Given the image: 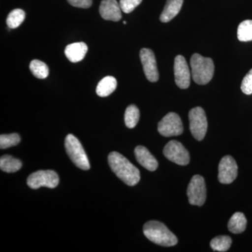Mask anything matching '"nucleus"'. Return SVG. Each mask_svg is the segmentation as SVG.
Wrapping results in <instances>:
<instances>
[{
  "label": "nucleus",
  "mask_w": 252,
  "mask_h": 252,
  "mask_svg": "<svg viewBox=\"0 0 252 252\" xmlns=\"http://www.w3.org/2000/svg\"><path fill=\"white\" fill-rule=\"evenodd\" d=\"M108 162L112 172L126 185L133 187L140 182V170L122 154L117 152L109 154Z\"/></svg>",
  "instance_id": "f257e3e1"
},
{
  "label": "nucleus",
  "mask_w": 252,
  "mask_h": 252,
  "mask_svg": "<svg viewBox=\"0 0 252 252\" xmlns=\"http://www.w3.org/2000/svg\"><path fill=\"white\" fill-rule=\"evenodd\" d=\"M144 234L152 243L162 247L175 246L178 243L177 237L161 222L150 220L143 227Z\"/></svg>",
  "instance_id": "f03ea898"
},
{
  "label": "nucleus",
  "mask_w": 252,
  "mask_h": 252,
  "mask_svg": "<svg viewBox=\"0 0 252 252\" xmlns=\"http://www.w3.org/2000/svg\"><path fill=\"white\" fill-rule=\"evenodd\" d=\"M190 63L192 77L196 84L205 85L212 80L215 72V64L212 59L194 54Z\"/></svg>",
  "instance_id": "7ed1b4c3"
},
{
  "label": "nucleus",
  "mask_w": 252,
  "mask_h": 252,
  "mask_svg": "<svg viewBox=\"0 0 252 252\" xmlns=\"http://www.w3.org/2000/svg\"><path fill=\"white\" fill-rule=\"evenodd\" d=\"M64 147L68 157L76 166L84 170L90 169V162L86 152L75 136L72 134L67 135L64 140Z\"/></svg>",
  "instance_id": "20e7f679"
},
{
  "label": "nucleus",
  "mask_w": 252,
  "mask_h": 252,
  "mask_svg": "<svg viewBox=\"0 0 252 252\" xmlns=\"http://www.w3.org/2000/svg\"><path fill=\"white\" fill-rule=\"evenodd\" d=\"M189 119L192 135L196 140H203L206 135L208 126L205 111L200 107L190 109L189 113Z\"/></svg>",
  "instance_id": "39448f33"
},
{
  "label": "nucleus",
  "mask_w": 252,
  "mask_h": 252,
  "mask_svg": "<svg viewBox=\"0 0 252 252\" xmlns=\"http://www.w3.org/2000/svg\"><path fill=\"white\" fill-rule=\"evenodd\" d=\"M27 184L32 189H38L41 187L54 189L59 185V177L54 170H38L29 175Z\"/></svg>",
  "instance_id": "423d86ee"
},
{
  "label": "nucleus",
  "mask_w": 252,
  "mask_h": 252,
  "mask_svg": "<svg viewBox=\"0 0 252 252\" xmlns=\"http://www.w3.org/2000/svg\"><path fill=\"white\" fill-rule=\"evenodd\" d=\"M158 130L163 137H173L183 133L184 127L181 118L176 113H168L158 123Z\"/></svg>",
  "instance_id": "0eeeda50"
},
{
  "label": "nucleus",
  "mask_w": 252,
  "mask_h": 252,
  "mask_svg": "<svg viewBox=\"0 0 252 252\" xmlns=\"http://www.w3.org/2000/svg\"><path fill=\"white\" fill-rule=\"evenodd\" d=\"M187 195L190 205L203 206L206 200V186L202 176L194 175L187 189Z\"/></svg>",
  "instance_id": "6e6552de"
},
{
  "label": "nucleus",
  "mask_w": 252,
  "mask_h": 252,
  "mask_svg": "<svg viewBox=\"0 0 252 252\" xmlns=\"http://www.w3.org/2000/svg\"><path fill=\"white\" fill-rule=\"evenodd\" d=\"M163 154L169 160L177 165H187L190 162L188 151L178 141L169 142L164 147Z\"/></svg>",
  "instance_id": "1a4fd4ad"
},
{
  "label": "nucleus",
  "mask_w": 252,
  "mask_h": 252,
  "mask_svg": "<svg viewBox=\"0 0 252 252\" xmlns=\"http://www.w3.org/2000/svg\"><path fill=\"white\" fill-rule=\"evenodd\" d=\"M238 167L235 159L230 156L222 158L219 165L218 179L220 183L229 185L238 176Z\"/></svg>",
  "instance_id": "9d476101"
},
{
  "label": "nucleus",
  "mask_w": 252,
  "mask_h": 252,
  "mask_svg": "<svg viewBox=\"0 0 252 252\" xmlns=\"http://www.w3.org/2000/svg\"><path fill=\"white\" fill-rule=\"evenodd\" d=\"M140 58L147 79L151 82H157L159 79V73L153 51L144 48L140 51Z\"/></svg>",
  "instance_id": "9b49d317"
},
{
  "label": "nucleus",
  "mask_w": 252,
  "mask_h": 252,
  "mask_svg": "<svg viewBox=\"0 0 252 252\" xmlns=\"http://www.w3.org/2000/svg\"><path fill=\"white\" fill-rule=\"evenodd\" d=\"M175 83L182 89H188L190 84V72L184 56H177L174 63Z\"/></svg>",
  "instance_id": "f8f14e48"
},
{
  "label": "nucleus",
  "mask_w": 252,
  "mask_h": 252,
  "mask_svg": "<svg viewBox=\"0 0 252 252\" xmlns=\"http://www.w3.org/2000/svg\"><path fill=\"white\" fill-rule=\"evenodd\" d=\"M122 11L117 0H102L99 6V14L106 21H120L122 18Z\"/></svg>",
  "instance_id": "ddd939ff"
},
{
  "label": "nucleus",
  "mask_w": 252,
  "mask_h": 252,
  "mask_svg": "<svg viewBox=\"0 0 252 252\" xmlns=\"http://www.w3.org/2000/svg\"><path fill=\"white\" fill-rule=\"evenodd\" d=\"M135 156L137 162L149 171H155L158 166V162L148 149L143 146H138L135 149Z\"/></svg>",
  "instance_id": "4468645a"
},
{
  "label": "nucleus",
  "mask_w": 252,
  "mask_h": 252,
  "mask_svg": "<svg viewBox=\"0 0 252 252\" xmlns=\"http://www.w3.org/2000/svg\"><path fill=\"white\" fill-rule=\"evenodd\" d=\"M88 46L84 42L73 43L66 46L64 54L72 63L80 62L87 54Z\"/></svg>",
  "instance_id": "2eb2a0df"
},
{
  "label": "nucleus",
  "mask_w": 252,
  "mask_h": 252,
  "mask_svg": "<svg viewBox=\"0 0 252 252\" xmlns=\"http://www.w3.org/2000/svg\"><path fill=\"white\" fill-rule=\"evenodd\" d=\"M184 0H167L160 16L162 23H168L180 13Z\"/></svg>",
  "instance_id": "dca6fc26"
},
{
  "label": "nucleus",
  "mask_w": 252,
  "mask_h": 252,
  "mask_svg": "<svg viewBox=\"0 0 252 252\" xmlns=\"http://www.w3.org/2000/svg\"><path fill=\"white\" fill-rule=\"evenodd\" d=\"M117 86V79L112 76H107L103 78L97 84L96 94L99 97H107L116 90Z\"/></svg>",
  "instance_id": "f3484780"
},
{
  "label": "nucleus",
  "mask_w": 252,
  "mask_h": 252,
  "mask_svg": "<svg viewBox=\"0 0 252 252\" xmlns=\"http://www.w3.org/2000/svg\"><path fill=\"white\" fill-rule=\"evenodd\" d=\"M247 219L242 212H236L230 219L228 223V230L235 234L243 233L246 229Z\"/></svg>",
  "instance_id": "a211bd4d"
},
{
  "label": "nucleus",
  "mask_w": 252,
  "mask_h": 252,
  "mask_svg": "<svg viewBox=\"0 0 252 252\" xmlns=\"http://www.w3.org/2000/svg\"><path fill=\"white\" fill-rule=\"evenodd\" d=\"M22 167V162L19 159L9 155L2 156L0 158V168L7 173L18 171Z\"/></svg>",
  "instance_id": "6ab92c4d"
},
{
  "label": "nucleus",
  "mask_w": 252,
  "mask_h": 252,
  "mask_svg": "<svg viewBox=\"0 0 252 252\" xmlns=\"http://www.w3.org/2000/svg\"><path fill=\"white\" fill-rule=\"evenodd\" d=\"M232 239L227 235H220L213 238L210 242V246L215 252L228 251L231 246Z\"/></svg>",
  "instance_id": "aec40b11"
},
{
  "label": "nucleus",
  "mask_w": 252,
  "mask_h": 252,
  "mask_svg": "<svg viewBox=\"0 0 252 252\" xmlns=\"http://www.w3.org/2000/svg\"><path fill=\"white\" fill-rule=\"evenodd\" d=\"M30 69L34 77L39 79H46L49 76V67L39 60H33L30 64Z\"/></svg>",
  "instance_id": "412c9836"
},
{
  "label": "nucleus",
  "mask_w": 252,
  "mask_h": 252,
  "mask_svg": "<svg viewBox=\"0 0 252 252\" xmlns=\"http://www.w3.org/2000/svg\"><path fill=\"white\" fill-rule=\"evenodd\" d=\"M26 18V13L22 9H16L9 13L6 18V24L9 29H15L22 24Z\"/></svg>",
  "instance_id": "4be33fe9"
},
{
  "label": "nucleus",
  "mask_w": 252,
  "mask_h": 252,
  "mask_svg": "<svg viewBox=\"0 0 252 252\" xmlns=\"http://www.w3.org/2000/svg\"><path fill=\"white\" fill-rule=\"evenodd\" d=\"M140 119V111L137 106L131 104L126 109L125 124L128 128H134Z\"/></svg>",
  "instance_id": "5701e85b"
},
{
  "label": "nucleus",
  "mask_w": 252,
  "mask_h": 252,
  "mask_svg": "<svg viewBox=\"0 0 252 252\" xmlns=\"http://www.w3.org/2000/svg\"><path fill=\"white\" fill-rule=\"evenodd\" d=\"M238 39L240 41H252V21L246 20L239 25Z\"/></svg>",
  "instance_id": "b1692460"
},
{
  "label": "nucleus",
  "mask_w": 252,
  "mask_h": 252,
  "mask_svg": "<svg viewBox=\"0 0 252 252\" xmlns=\"http://www.w3.org/2000/svg\"><path fill=\"white\" fill-rule=\"evenodd\" d=\"M21 142V137L17 133L1 135L0 136V149H6L18 145Z\"/></svg>",
  "instance_id": "393cba45"
},
{
  "label": "nucleus",
  "mask_w": 252,
  "mask_h": 252,
  "mask_svg": "<svg viewBox=\"0 0 252 252\" xmlns=\"http://www.w3.org/2000/svg\"><path fill=\"white\" fill-rule=\"evenodd\" d=\"M142 0H120L121 9L126 14H130L134 9L139 6L142 2Z\"/></svg>",
  "instance_id": "a878e982"
},
{
  "label": "nucleus",
  "mask_w": 252,
  "mask_h": 252,
  "mask_svg": "<svg viewBox=\"0 0 252 252\" xmlns=\"http://www.w3.org/2000/svg\"><path fill=\"white\" fill-rule=\"evenodd\" d=\"M241 90L245 94H252V69L244 77L241 84Z\"/></svg>",
  "instance_id": "bb28decb"
},
{
  "label": "nucleus",
  "mask_w": 252,
  "mask_h": 252,
  "mask_svg": "<svg viewBox=\"0 0 252 252\" xmlns=\"http://www.w3.org/2000/svg\"><path fill=\"white\" fill-rule=\"evenodd\" d=\"M68 3L74 7L87 9L92 5V0H67Z\"/></svg>",
  "instance_id": "cd10ccee"
},
{
  "label": "nucleus",
  "mask_w": 252,
  "mask_h": 252,
  "mask_svg": "<svg viewBox=\"0 0 252 252\" xmlns=\"http://www.w3.org/2000/svg\"><path fill=\"white\" fill-rule=\"evenodd\" d=\"M124 24H125V25L126 24V21H124Z\"/></svg>",
  "instance_id": "c85d7f7f"
}]
</instances>
